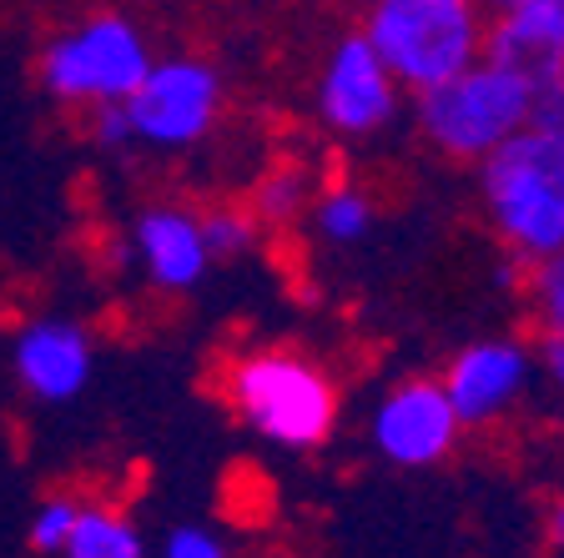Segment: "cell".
<instances>
[{
  "instance_id": "obj_1",
  "label": "cell",
  "mask_w": 564,
  "mask_h": 558,
  "mask_svg": "<svg viewBox=\"0 0 564 558\" xmlns=\"http://www.w3.org/2000/svg\"><path fill=\"white\" fill-rule=\"evenodd\" d=\"M479 207L514 267L564 252V81L544 86L534 121L479 162Z\"/></svg>"
},
{
  "instance_id": "obj_2",
  "label": "cell",
  "mask_w": 564,
  "mask_h": 558,
  "mask_svg": "<svg viewBox=\"0 0 564 558\" xmlns=\"http://www.w3.org/2000/svg\"><path fill=\"white\" fill-rule=\"evenodd\" d=\"M223 397L252 438L288 453H313L333 442L343 418L338 378L313 352L288 348V342H258L227 358Z\"/></svg>"
},
{
  "instance_id": "obj_3",
  "label": "cell",
  "mask_w": 564,
  "mask_h": 558,
  "mask_svg": "<svg viewBox=\"0 0 564 558\" xmlns=\"http://www.w3.org/2000/svg\"><path fill=\"white\" fill-rule=\"evenodd\" d=\"M534 111H540V86L499 56H479L444 86L413 96L419 136L448 162L474 166L499 152L505 141H514L534 121Z\"/></svg>"
},
{
  "instance_id": "obj_4",
  "label": "cell",
  "mask_w": 564,
  "mask_h": 558,
  "mask_svg": "<svg viewBox=\"0 0 564 558\" xmlns=\"http://www.w3.org/2000/svg\"><path fill=\"white\" fill-rule=\"evenodd\" d=\"M358 31L403 91L423 96L484 56L489 11L484 0H368Z\"/></svg>"
},
{
  "instance_id": "obj_5",
  "label": "cell",
  "mask_w": 564,
  "mask_h": 558,
  "mask_svg": "<svg viewBox=\"0 0 564 558\" xmlns=\"http://www.w3.org/2000/svg\"><path fill=\"white\" fill-rule=\"evenodd\" d=\"M152 41L131 15L91 11L61 25L35 51V86L41 96L70 111H91L106 101H127L152 70Z\"/></svg>"
},
{
  "instance_id": "obj_6",
  "label": "cell",
  "mask_w": 564,
  "mask_h": 558,
  "mask_svg": "<svg viewBox=\"0 0 564 558\" xmlns=\"http://www.w3.org/2000/svg\"><path fill=\"white\" fill-rule=\"evenodd\" d=\"M223 106L227 81L207 56H156L141 86L121 101L131 152H192L217 131Z\"/></svg>"
},
{
  "instance_id": "obj_7",
  "label": "cell",
  "mask_w": 564,
  "mask_h": 558,
  "mask_svg": "<svg viewBox=\"0 0 564 558\" xmlns=\"http://www.w3.org/2000/svg\"><path fill=\"white\" fill-rule=\"evenodd\" d=\"M403 86L399 76L383 66L364 31H348L333 41V51L317 66L313 86V111L317 121L343 141H373L399 121Z\"/></svg>"
},
{
  "instance_id": "obj_8",
  "label": "cell",
  "mask_w": 564,
  "mask_h": 558,
  "mask_svg": "<svg viewBox=\"0 0 564 558\" xmlns=\"http://www.w3.org/2000/svg\"><path fill=\"white\" fill-rule=\"evenodd\" d=\"M464 423L438 378H399L368 407V448L393 468H438L458 453Z\"/></svg>"
},
{
  "instance_id": "obj_9",
  "label": "cell",
  "mask_w": 564,
  "mask_h": 558,
  "mask_svg": "<svg viewBox=\"0 0 564 558\" xmlns=\"http://www.w3.org/2000/svg\"><path fill=\"white\" fill-rule=\"evenodd\" d=\"M534 378H540V352L524 338H474L438 372L464 433H484L514 418Z\"/></svg>"
},
{
  "instance_id": "obj_10",
  "label": "cell",
  "mask_w": 564,
  "mask_h": 558,
  "mask_svg": "<svg viewBox=\"0 0 564 558\" xmlns=\"http://www.w3.org/2000/svg\"><path fill=\"white\" fill-rule=\"evenodd\" d=\"M96 378V338L82 317L35 313L11 332V383L35 407H70Z\"/></svg>"
},
{
  "instance_id": "obj_11",
  "label": "cell",
  "mask_w": 564,
  "mask_h": 558,
  "mask_svg": "<svg viewBox=\"0 0 564 558\" xmlns=\"http://www.w3.org/2000/svg\"><path fill=\"white\" fill-rule=\"evenodd\" d=\"M127 256L141 267L147 287L162 297H187L212 277V252L202 237V211L176 197L147 201L127 221Z\"/></svg>"
},
{
  "instance_id": "obj_12",
  "label": "cell",
  "mask_w": 564,
  "mask_h": 558,
  "mask_svg": "<svg viewBox=\"0 0 564 558\" xmlns=\"http://www.w3.org/2000/svg\"><path fill=\"white\" fill-rule=\"evenodd\" d=\"M489 11V46L484 56L509 61L529 81H564V0H484Z\"/></svg>"
},
{
  "instance_id": "obj_13",
  "label": "cell",
  "mask_w": 564,
  "mask_h": 558,
  "mask_svg": "<svg viewBox=\"0 0 564 558\" xmlns=\"http://www.w3.org/2000/svg\"><path fill=\"white\" fill-rule=\"evenodd\" d=\"M307 232L328 252H352L364 247L378 227V201L368 197V186L358 182H317L313 201H307Z\"/></svg>"
},
{
  "instance_id": "obj_14",
  "label": "cell",
  "mask_w": 564,
  "mask_h": 558,
  "mask_svg": "<svg viewBox=\"0 0 564 558\" xmlns=\"http://www.w3.org/2000/svg\"><path fill=\"white\" fill-rule=\"evenodd\" d=\"M61 558H152V548L121 503L82 499V513H76V528H70Z\"/></svg>"
},
{
  "instance_id": "obj_15",
  "label": "cell",
  "mask_w": 564,
  "mask_h": 558,
  "mask_svg": "<svg viewBox=\"0 0 564 558\" xmlns=\"http://www.w3.org/2000/svg\"><path fill=\"white\" fill-rule=\"evenodd\" d=\"M317 192V176L303 162H272L258 172V182L247 186V207L262 221V232H293L307 217V201Z\"/></svg>"
},
{
  "instance_id": "obj_16",
  "label": "cell",
  "mask_w": 564,
  "mask_h": 558,
  "mask_svg": "<svg viewBox=\"0 0 564 558\" xmlns=\"http://www.w3.org/2000/svg\"><path fill=\"white\" fill-rule=\"evenodd\" d=\"M202 237H207L212 262L223 267V262L252 256L268 232H262V221L252 217L247 201H212V207H202Z\"/></svg>"
},
{
  "instance_id": "obj_17",
  "label": "cell",
  "mask_w": 564,
  "mask_h": 558,
  "mask_svg": "<svg viewBox=\"0 0 564 558\" xmlns=\"http://www.w3.org/2000/svg\"><path fill=\"white\" fill-rule=\"evenodd\" d=\"M76 513H82V499H76V493H46V499L35 503L31 528H25V538H31V554L61 558L70 528H76Z\"/></svg>"
},
{
  "instance_id": "obj_18",
  "label": "cell",
  "mask_w": 564,
  "mask_h": 558,
  "mask_svg": "<svg viewBox=\"0 0 564 558\" xmlns=\"http://www.w3.org/2000/svg\"><path fill=\"white\" fill-rule=\"evenodd\" d=\"M524 287H529L534 322H540V338L564 342V252L540 262V267L524 277Z\"/></svg>"
},
{
  "instance_id": "obj_19",
  "label": "cell",
  "mask_w": 564,
  "mask_h": 558,
  "mask_svg": "<svg viewBox=\"0 0 564 558\" xmlns=\"http://www.w3.org/2000/svg\"><path fill=\"white\" fill-rule=\"evenodd\" d=\"M156 558H232V554H227V544L207 524H176L162 538V554Z\"/></svg>"
},
{
  "instance_id": "obj_20",
  "label": "cell",
  "mask_w": 564,
  "mask_h": 558,
  "mask_svg": "<svg viewBox=\"0 0 564 558\" xmlns=\"http://www.w3.org/2000/svg\"><path fill=\"white\" fill-rule=\"evenodd\" d=\"M540 378H550L554 397H560V403H564V342L540 338Z\"/></svg>"
},
{
  "instance_id": "obj_21",
  "label": "cell",
  "mask_w": 564,
  "mask_h": 558,
  "mask_svg": "<svg viewBox=\"0 0 564 558\" xmlns=\"http://www.w3.org/2000/svg\"><path fill=\"white\" fill-rule=\"evenodd\" d=\"M544 544L554 548V554H564V493L560 499H550V508H544Z\"/></svg>"
}]
</instances>
